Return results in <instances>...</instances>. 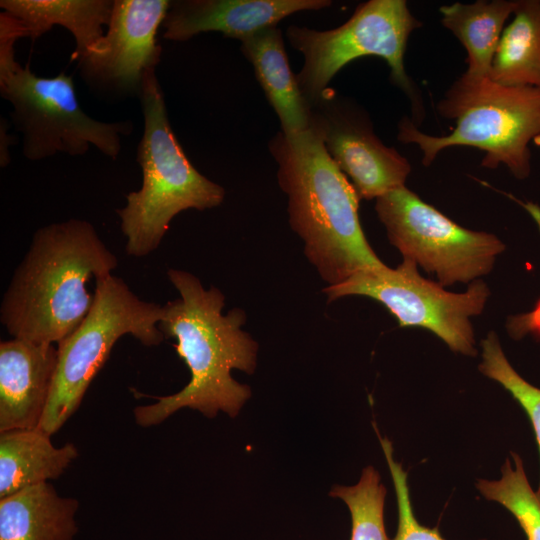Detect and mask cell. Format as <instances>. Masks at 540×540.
Masks as SVG:
<instances>
[{"mask_svg":"<svg viewBox=\"0 0 540 540\" xmlns=\"http://www.w3.org/2000/svg\"><path fill=\"white\" fill-rule=\"evenodd\" d=\"M167 276L180 297L163 306L158 327L165 339H176V351L191 378L179 392L154 397L155 403L134 408L135 422L141 427L159 425L183 408L198 410L210 418L219 411L235 417L251 390L234 380L231 370L252 374L258 349L241 329L245 312L233 308L222 314L223 293L213 286L204 289L198 277L187 271L169 269Z\"/></svg>","mask_w":540,"mask_h":540,"instance_id":"obj_1","label":"cell"},{"mask_svg":"<svg viewBox=\"0 0 540 540\" xmlns=\"http://www.w3.org/2000/svg\"><path fill=\"white\" fill-rule=\"evenodd\" d=\"M94 226L69 219L39 228L0 307V321L13 338L58 344L85 320L94 303L87 284L117 267Z\"/></svg>","mask_w":540,"mask_h":540,"instance_id":"obj_2","label":"cell"},{"mask_svg":"<svg viewBox=\"0 0 540 540\" xmlns=\"http://www.w3.org/2000/svg\"><path fill=\"white\" fill-rule=\"evenodd\" d=\"M277 178L288 195L289 222L305 254L329 286L353 274L386 267L368 243L359 219L360 198L311 129L278 132L269 142Z\"/></svg>","mask_w":540,"mask_h":540,"instance_id":"obj_3","label":"cell"},{"mask_svg":"<svg viewBox=\"0 0 540 540\" xmlns=\"http://www.w3.org/2000/svg\"><path fill=\"white\" fill-rule=\"evenodd\" d=\"M139 98L144 118L137 148L142 185L127 194L125 207L116 211L126 253L133 257L156 250L180 212L214 208L225 197L224 188L202 175L184 153L171 128L156 70L147 74Z\"/></svg>","mask_w":540,"mask_h":540,"instance_id":"obj_4","label":"cell"},{"mask_svg":"<svg viewBox=\"0 0 540 540\" xmlns=\"http://www.w3.org/2000/svg\"><path fill=\"white\" fill-rule=\"evenodd\" d=\"M437 111L455 120L447 135L425 134L407 117L398 125L399 141L416 144L423 165H430L444 149L468 146L485 153L483 167L503 164L519 180L529 176V143L540 136V88L505 86L489 77L475 81L460 77L439 101Z\"/></svg>","mask_w":540,"mask_h":540,"instance_id":"obj_5","label":"cell"},{"mask_svg":"<svg viewBox=\"0 0 540 540\" xmlns=\"http://www.w3.org/2000/svg\"><path fill=\"white\" fill-rule=\"evenodd\" d=\"M95 285L89 314L57 344V368L38 427L50 436L78 410L88 386L120 337L129 334L145 346H157L165 339L158 327L163 306L140 299L112 274L96 280Z\"/></svg>","mask_w":540,"mask_h":540,"instance_id":"obj_6","label":"cell"},{"mask_svg":"<svg viewBox=\"0 0 540 540\" xmlns=\"http://www.w3.org/2000/svg\"><path fill=\"white\" fill-rule=\"evenodd\" d=\"M14 52H0V94L13 107L11 118L23 136L25 158L39 161L59 152L81 156L93 145L116 159L121 138L132 132L133 123L90 117L79 104L70 75L38 76L29 65L21 66Z\"/></svg>","mask_w":540,"mask_h":540,"instance_id":"obj_7","label":"cell"},{"mask_svg":"<svg viewBox=\"0 0 540 540\" xmlns=\"http://www.w3.org/2000/svg\"><path fill=\"white\" fill-rule=\"evenodd\" d=\"M421 25L404 0H370L334 29L289 26L288 41L304 58L296 79L308 104L322 97L345 65L363 56H378L387 62L393 83L410 98L413 113L423 117L421 100L404 66L409 36Z\"/></svg>","mask_w":540,"mask_h":540,"instance_id":"obj_8","label":"cell"},{"mask_svg":"<svg viewBox=\"0 0 540 540\" xmlns=\"http://www.w3.org/2000/svg\"><path fill=\"white\" fill-rule=\"evenodd\" d=\"M375 209L403 258L435 273L443 287L489 273L505 249L494 234L458 225L405 186L378 197Z\"/></svg>","mask_w":540,"mask_h":540,"instance_id":"obj_9","label":"cell"},{"mask_svg":"<svg viewBox=\"0 0 540 540\" xmlns=\"http://www.w3.org/2000/svg\"><path fill=\"white\" fill-rule=\"evenodd\" d=\"M328 301L361 295L382 304L401 327L430 330L454 352L476 355L470 317L479 315L490 294L481 280L471 282L463 293H452L439 283L423 278L411 260L395 269L364 270L324 289Z\"/></svg>","mask_w":540,"mask_h":540,"instance_id":"obj_10","label":"cell"},{"mask_svg":"<svg viewBox=\"0 0 540 540\" xmlns=\"http://www.w3.org/2000/svg\"><path fill=\"white\" fill-rule=\"evenodd\" d=\"M170 3L114 0L107 32L77 60L87 85L111 97H139L147 74L160 61L157 32Z\"/></svg>","mask_w":540,"mask_h":540,"instance_id":"obj_11","label":"cell"},{"mask_svg":"<svg viewBox=\"0 0 540 540\" xmlns=\"http://www.w3.org/2000/svg\"><path fill=\"white\" fill-rule=\"evenodd\" d=\"M310 108V128L360 199H377L405 186L411 171L408 160L380 141L363 111L329 88Z\"/></svg>","mask_w":540,"mask_h":540,"instance_id":"obj_12","label":"cell"},{"mask_svg":"<svg viewBox=\"0 0 540 540\" xmlns=\"http://www.w3.org/2000/svg\"><path fill=\"white\" fill-rule=\"evenodd\" d=\"M330 5L329 0H176L171 1L162 24L163 37L181 42L215 31L243 41L277 27L291 14Z\"/></svg>","mask_w":540,"mask_h":540,"instance_id":"obj_13","label":"cell"},{"mask_svg":"<svg viewBox=\"0 0 540 540\" xmlns=\"http://www.w3.org/2000/svg\"><path fill=\"white\" fill-rule=\"evenodd\" d=\"M57 363L54 344L18 338L0 343V432L39 427Z\"/></svg>","mask_w":540,"mask_h":540,"instance_id":"obj_14","label":"cell"},{"mask_svg":"<svg viewBox=\"0 0 540 540\" xmlns=\"http://www.w3.org/2000/svg\"><path fill=\"white\" fill-rule=\"evenodd\" d=\"M79 502L44 482L0 499V540H74Z\"/></svg>","mask_w":540,"mask_h":540,"instance_id":"obj_15","label":"cell"},{"mask_svg":"<svg viewBox=\"0 0 540 540\" xmlns=\"http://www.w3.org/2000/svg\"><path fill=\"white\" fill-rule=\"evenodd\" d=\"M241 51L252 64L282 132L290 135L309 129L311 108L290 69L281 30L273 27L244 39Z\"/></svg>","mask_w":540,"mask_h":540,"instance_id":"obj_16","label":"cell"},{"mask_svg":"<svg viewBox=\"0 0 540 540\" xmlns=\"http://www.w3.org/2000/svg\"><path fill=\"white\" fill-rule=\"evenodd\" d=\"M114 0H1L4 12L15 17L24 38L35 41L54 25L67 29L75 40L73 60L80 59L103 36Z\"/></svg>","mask_w":540,"mask_h":540,"instance_id":"obj_17","label":"cell"},{"mask_svg":"<svg viewBox=\"0 0 540 540\" xmlns=\"http://www.w3.org/2000/svg\"><path fill=\"white\" fill-rule=\"evenodd\" d=\"M40 429L0 432V499L60 477L79 452L73 443L55 447Z\"/></svg>","mask_w":540,"mask_h":540,"instance_id":"obj_18","label":"cell"},{"mask_svg":"<svg viewBox=\"0 0 540 540\" xmlns=\"http://www.w3.org/2000/svg\"><path fill=\"white\" fill-rule=\"evenodd\" d=\"M517 1L479 0L440 7L441 22L461 42L467 52V70L462 78L470 81L489 77L492 61L505 21Z\"/></svg>","mask_w":540,"mask_h":540,"instance_id":"obj_19","label":"cell"},{"mask_svg":"<svg viewBox=\"0 0 540 540\" xmlns=\"http://www.w3.org/2000/svg\"><path fill=\"white\" fill-rule=\"evenodd\" d=\"M503 29L489 78L505 86L540 88V0H519Z\"/></svg>","mask_w":540,"mask_h":540,"instance_id":"obj_20","label":"cell"},{"mask_svg":"<svg viewBox=\"0 0 540 540\" xmlns=\"http://www.w3.org/2000/svg\"><path fill=\"white\" fill-rule=\"evenodd\" d=\"M477 489L487 500L504 506L517 520L527 540H540V498L532 489L521 457L512 452L498 480L479 479Z\"/></svg>","mask_w":540,"mask_h":540,"instance_id":"obj_21","label":"cell"},{"mask_svg":"<svg viewBox=\"0 0 540 540\" xmlns=\"http://www.w3.org/2000/svg\"><path fill=\"white\" fill-rule=\"evenodd\" d=\"M330 496L347 505L352 520L351 540H389L384 525L386 489L378 472L366 467L353 486H335Z\"/></svg>","mask_w":540,"mask_h":540,"instance_id":"obj_22","label":"cell"},{"mask_svg":"<svg viewBox=\"0 0 540 540\" xmlns=\"http://www.w3.org/2000/svg\"><path fill=\"white\" fill-rule=\"evenodd\" d=\"M482 362L479 371L499 383L526 411L532 423L540 453V388L530 384L512 367L495 332L481 342ZM540 498V480L536 491Z\"/></svg>","mask_w":540,"mask_h":540,"instance_id":"obj_23","label":"cell"},{"mask_svg":"<svg viewBox=\"0 0 540 540\" xmlns=\"http://www.w3.org/2000/svg\"><path fill=\"white\" fill-rule=\"evenodd\" d=\"M394 484L397 506L398 527L393 540H445L437 528L421 525L414 515L408 475L402 465L394 459L392 442L382 437L374 425Z\"/></svg>","mask_w":540,"mask_h":540,"instance_id":"obj_24","label":"cell"},{"mask_svg":"<svg viewBox=\"0 0 540 540\" xmlns=\"http://www.w3.org/2000/svg\"><path fill=\"white\" fill-rule=\"evenodd\" d=\"M520 204L530 213L540 231V207L531 202H520ZM507 328L509 334L515 339H520L528 333L540 336V300L533 311L510 317Z\"/></svg>","mask_w":540,"mask_h":540,"instance_id":"obj_25","label":"cell"},{"mask_svg":"<svg viewBox=\"0 0 540 540\" xmlns=\"http://www.w3.org/2000/svg\"><path fill=\"white\" fill-rule=\"evenodd\" d=\"M8 125L6 123V120L1 118V124H0V166L6 167L11 159L9 156L8 151V145H12L14 143L13 135H9L7 133Z\"/></svg>","mask_w":540,"mask_h":540,"instance_id":"obj_26","label":"cell"}]
</instances>
